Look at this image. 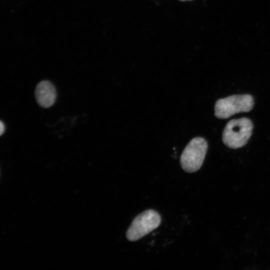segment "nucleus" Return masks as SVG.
<instances>
[{"label":"nucleus","mask_w":270,"mask_h":270,"mask_svg":"<svg viewBox=\"0 0 270 270\" xmlns=\"http://www.w3.org/2000/svg\"><path fill=\"white\" fill-rule=\"evenodd\" d=\"M208 150L206 141L202 138L192 139L184 149L180 163L182 169L188 172L198 171L202 166Z\"/></svg>","instance_id":"obj_3"},{"label":"nucleus","mask_w":270,"mask_h":270,"mask_svg":"<svg viewBox=\"0 0 270 270\" xmlns=\"http://www.w3.org/2000/svg\"><path fill=\"white\" fill-rule=\"evenodd\" d=\"M159 214L154 210H148L136 216L128 228L126 236L130 241L137 240L154 230L160 224Z\"/></svg>","instance_id":"obj_4"},{"label":"nucleus","mask_w":270,"mask_h":270,"mask_svg":"<svg viewBox=\"0 0 270 270\" xmlns=\"http://www.w3.org/2000/svg\"><path fill=\"white\" fill-rule=\"evenodd\" d=\"M252 121L246 118L230 120L222 132L224 144L231 148H242L246 144L252 133Z\"/></svg>","instance_id":"obj_1"},{"label":"nucleus","mask_w":270,"mask_h":270,"mask_svg":"<svg viewBox=\"0 0 270 270\" xmlns=\"http://www.w3.org/2000/svg\"><path fill=\"white\" fill-rule=\"evenodd\" d=\"M181 1H185V0H180Z\"/></svg>","instance_id":"obj_7"},{"label":"nucleus","mask_w":270,"mask_h":270,"mask_svg":"<svg viewBox=\"0 0 270 270\" xmlns=\"http://www.w3.org/2000/svg\"><path fill=\"white\" fill-rule=\"evenodd\" d=\"M254 104V98L250 94L229 96L216 102L214 115L220 119L228 118L238 113L250 112Z\"/></svg>","instance_id":"obj_2"},{"label":"nucleus","mask_w":270,"mask_h":270,"mask_svg":"<svg viewBox=\"0 0 270 270\" xmlns=\"http://www.w3.org/2000/svg\"><path fill=\"white\" fill-rule=\"evenodd\" d=\"M35 96L38 104L42 108H48L55 102L56 92L54 84L48 80L40 82L35 90Z\"/></svg>","instance_id":"obj_5"},{"label":"nucleus","mask_w":270,"mask_h":270,"mask_svg":"<svg viewBox=\"0 0 270 270\" xmlns=\"http://www.w3.org/2000/svg\"><path fill=\"white\" fill-rule=\"evenodd\" d=\"M4 124L2 121L0 122V134L2 136L4 132Z\"/></svg>","instance_id":"obj_6"}]
</instances>
